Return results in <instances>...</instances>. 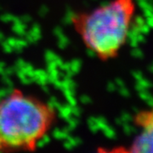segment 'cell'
<instances>
[{"mask_svg": "<svg viewBox=\"0 0 153 153\" xmlns=\"http://www.w3.org/2000/svg\"><path fill=\"white\" fill-rule=\"evenodd\" d=\"M56 120L52 105L14 88L0 100V152L36 151Z\"/></svg>", "mask_w": 153, "mask_h": 153, "instance_id": "6da1fadb", "label": "cell"}, {"mask_svg": "<svg viewBox=\"0 0 153 153\" xmlns=\"http://www.w3.org/2000/svg\"><path fill=\"white\" fill-rule=\"evenodd\" d=\"M135 13V0H111L79 12L71 22L88 50L101 60L117 57L125 45Z\"/></svg>", "mask_w": 153, "mask_h": 153, "instance_id": "7a4b0ae2", "label": "cell"}, {"mask_svg": "<svg viewBox=\"0 0 153 153\" xmlns=\"http://www.w3.org/2000/svg\"><path fill=\"white\" fill-rule=\"evenodd\" d=\"M140 132L130 146L132 152H153V110L140 112L135 118Z\"/></svg>", "mask_w": 153, "mask_h": 153, "instance_id": "3957f363", "label": "cell"}]
</instances>
